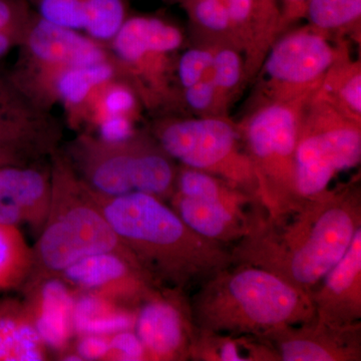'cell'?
Masks as SVG:
<instances>
[{
  "mask_svg": "<svg viewBox=\"0 0 361 361\" xmlns=\"http://www.w3.org/2000/svg\"><path fill=\"white\" fill-rule=\"evenodd\" d=\"M319 32L297 30L271 47L264 71L275 101L310 99L341 61L339 51Z\"/></svg>",
  "mask_w": 361,
  "mask_h": 361,
  "instance_id": "cell-10",
  "label": "cell"
},
{
  "mask_svg": "<svg viewBox=\"0 0 361 361\" xmlns=\"http://www.w3.org/2000/svg\"><path fill=\"white\" fill-rule=\"evenodd\" d=\"M165 1L168 2H179V4H182L184 0H165Z\"/></svg>",
  "mask_w": 361,
  "mask_h": 361,
  "instance_id": "cell-40",
  "label": "cell"
},
{
  "mask_svg": "<svg viewBox=\"0 0 361 361\" xmlns=\"http://www.w3.org/2000/svg\"><path fill=\"white\" fill-rule=\"evenodd\" d=\"M315 97L336 106L343 115L360 122L361 73L357 63L341 61L327 73Z\"/></svg>",
  "mask_w": 361,
  "mask_h": 361,
  "instance_id": "cell-24",
  "label": "cell"
},
{
  "mask_svg": "<svg viewBox=\"0 0 361 361\" xmlns=\"http://www.w3.org/2000/svg\"><path fill=\"white\" fill-rule=\"evenodd\" d=\"M85 186L118 238L158 286L188 293L233 264L230 247L195 232L161 199L139 192L106 196Z\"/></svg>",
  "mask_w": 361,
  "mask_h": 361,
  "instance_id": "cell-2",
  "label": "cell"
},
{
  "mask_svg": "<svg viewBox=\"0 0 361 361\" xmlns=\"http://www.w3.org/2000/svg\"><path fill=\"white\" fill-rule=\"evenodd\" d=\"M186 9L195 26L212 33H231L229 13L226 0H184Z\"/></svg>",
  "mask_w": 361,
  "mask_h": 361,
  "instance_id": "cell-28",
  "label": "cell"
},
{
  "mask_svg": "<svg viewBox=\"0 0 361 361\" xmlns=\"http://www.w3.org/2000/svg\"><path fill=\"white\" fill-rule=\"evenodd\" d=\"M59 277L77 292L104 297L135 310L161 288L135 259L114 252L82 259Z\"/></svg>",
  "mask_w": 361,
  "mask_h": 361,
  "instance_id": "cell-13",
  "label": "cell"
},
{
  "mask_svg": "<svg viewBox=\"0 0 361 361\" xmlns=\"http://www.w3.org/2000/svg\"><path fill=\"white\" fill-rule=\"evenodd\" d=\"M174 193L172 208L195 232L228 247L236 245L261 224L267 211L257 197L202 171H190Z\"/></svg>",
  "mask_w": 361,
  "mask_h": 361,
  "instance_id": "cell-9",
  "label": "cell"
},
{
  "mask_svg": "<svg viewBox=\"0 0 361 361\" xmlns=\"http://www.w3.org/2000/svg\"><path fill=\"white\" fill-rule=\"evenodd\" d=\"M16 68L49 71L111 61L109 47L87 35L54 25L33 13L23 39Z\"/></svg>",
  "mask_w": 361,
  "mask_h": 361,
  "instance_id": "cell-12",
  "label": "cell"
},
{
  "mask_svg": "<svg viewBox=\"0 0 361 361\" xmlns=\"http://www.w3.org/2000/svg\"><path fill=\"white\" fill-rule=\"evenodd\" d=\"M226 6L233 39L245 47L249 56L254 40V0H226Z\"/></svg>",
  "mask_w": 361,
  "mask_h": 361,
  "instance_id": "cell-31",
  "label": "cell"
},
{
  "mask_svg": "<svg viewBox=\"0 0 361 361\" xmlns=\"http://www.w3.org/2000/svg\"><path fill=\"white\" fill-rule=\"evenodd\" d=\"M51 200V170L28 166L0 169V223L27 224L42 232Z\"/></svg>",
  "mask_w": 361,
  "mask_h": 361,
  "instance_id": "cell-18",
  "label": "cell"
},
{
  "mask_svg": "<svg viewBox=\"0 0 361 361\" xmlns=\"http://www.w3.org/2000/svg\"><path fill=\"white\" fill-rule=\"evenodd\" d=\"M32 268V248L18 226L0 223V291L25 284Z\"/></svg>",
  "mask_w": 361,
  "mask_h": 361,
  "instance_id": "cell-25",
  "label": "cell"
},
{
  "mask_svg": "<svg viewBox=\"0 0 361 361\" xmlns=\"http://www.w3.org/2000/svg\"><path fill=\"white\" fill-rule=\"evenodd\" d=\"M258 338L270 346L277 361L361 360V322L339 327L313 316Z\"/></svg>",
  "mask_w": 361,
  "mask_h": 361,
  "instance_id": "cell-15",
  "label": "cell"
},
{
  "mask_svg": "<svg viewBox=\"0 0 361 361\" xmlns=\"http://www.w3.org/2000/svg\"><path fill=\"white\" fill-rule=\"evenodd\" d=\"M310 101L295 152L297 191L302 199L324 193L338 173L356 167L361 159L360 122L324 99L313 96Z\"/></svg>",
  "mask_w": 361,
  "mask_h": 361,
  "instance_id": "cell-8",
  "label": "cell"
},
{
  "mask_svg": "<svg viewBox=\"0 0 361 361\" xmlns=\"http://www.w3.org/2000/svg\"><path fill=\"white\" fill-rule=\"evenodd\" d=\"M310 99L275 101L238 128L257 175L261 203L270 217L289 212L304 200L297 191L295 152L301 118Z\"/></svg>",
  "mask_w": 361,
  "mask_h": 361,
  "instance_id": "cell-5",
  "label": "cell"
},
{
  "mask_svg": "<svg viewBox=\"0 0 361 361\" xmlns=\"http://www.w3.org/2000/svg\"><path fill=\"white\" fill-rule=\"evenodd\" d=\"M47 346L40 337L25 302L0 300V361L47 360Z\"/></svg>",
  "mask_w": 361,
  "mask_h": 361,
  "instance_id": "cell-20",
  "label": "cell"
},
{
  "mask_svg": "<svg viewBox=\"0 0 361 361\" xmlns=\"http://www.w3.org/2000/svg\"><path fill=\"white\" fill-rule=\"evenodd\" d=\"M156 141L182 166L203 171L259 197L255 168L238 128L221 116L168 118L158 123Z\"/></svg>",
  "mask_w": 361,
  "mask_h": 361,
  "instance_id": "cell-6",
  "label": "cell"
},
{
  "mask_svg": "<svg viewBox=\"0 0 361 361\" xmlns=\"http://www.w3.org/2000/svg\"><path fill=\"white\" fill-rule=\"evenodd\" d=\"M187 294L161 287L137 308L134 331L146 361L190 360L197 327Z\"/></svg>",
  "mask_w": 361,
  "mask_h": 361,
  "instance_id": "cell-11",
  "label": "cell"
},
{
  "mask_svg": "<svg viewBox=\"0 0 361 361\" xmlns=\"http://www.w3.org/2000/svg\"><path fill=\"white\" fill-rule=\"evenodd\" d=\"M110 351L108 360L121 361H146L144 348L134 330H123L109 336Z\"/></svg>",
  "mask_w": 361,
  "mask_h": 361,
  "instance_id": "cell-33",
  "label": "cell"
},
{
  "mask_svg": "<svg viewBox=\"0 0 361 361\" xmlns=\"http://www.w3.org/2000/svg\"><path fill=\"white\" fill-rule=\"evenodd\" d=\"M308 0H281L282 25L291 23L305 14Z\"/></svg>",
  "mask_w": 361,
  "mask_h": 361,
  "instance_id": "cell-38",
  "label": "cell"
},
{
  "mask_svg": "<svg viewBox=\"0 0 361 361\" xmlns=\"http://www.w3.org/2000/svg\"><path fill=\"white\" fill-rule=\"evenodd\" d=\"M361 229L357 183L304 199L289 212L266 216L231 247L233 264L262 268L310 295L343 257Z\"/></svg>",
  "mask_w": 361,
  "mask_h": 361,
  "instance_id": "cell-1",
  "label": "cell"
},
{
  "mask_svg": "<svg viewBox=\"0 0 361 361\" xmlns=\"http://www.w3.org/2000/svg\"><path fill=\"white\" fill-rule=\"evenodd\" d=\"M23 33L14 30H0V59L4 58L14 47H18Z\"/></svg>",
  "mask_w": 361,
  "mask_h": 361,
  "instance_id": "cell-39",
  "label": "cell"
},
{
  "mask_svg": "<svg viewBox=\"0 0 361 361\" xmlns=\"http://www.w3.org/2000/svg\"><path fill=\"white\" fill-rule=\"evenodd\" d=\"M214 52L205 49H190L180 56L177 75L184 89L191 87L211 73Z\"/></svg>",
  "mask_w": 361,
  "mask_h": 361,
  "instance_id": "cell-32",
  "label": "cell"
},
{
  "mask_svg": "<svg viewBox=\"0 0 361 361\" xmlns=\"http://www.w3.org/2000/svg\"><path fill=\"white\" fill-rule=\"evenodd\" d=\"M33 13L28 0H0V30L25 32Z\"/></svg>",
  "mask_w": 361,
  "mask_h": 361,
  "instance_id": "cell-34",
  "label": "cell"
},
{
  "mask_svg": "<svg viewBox=\"0 0 361 361\" xmlns=\"http://www.w3.org/2000/svg\"><path fill=\"white\" fill-rule=\"evenodd\" d=\"M197 329L264 336L315 316L310 297L269 271L232 264L197 288L192 298Z\"/></svg>",
  "mask_w": 361,
  "mask_h": 361,
  "instance_id": "cell-3",
  "label": "cell"
},
{
  "mask_svg": "<svg viewBox=\"0 0 361 361\" xmlns=\"http://www.w3.org/2000/svg\"><path fill=\"white\" fill-rule=\"evenodd\" d=\"M26 308L47 348L66 351L73 330V310L78 292L61 277L26 280Z\"/></svg>",
  "mask_w": 361,
  "mask_h": 361,
  "instance_id": "cell-19",
  "label": "cell"
},
{
  "mask_svg": "<svg viewBox=\"0 0 361 361\" xmlns=\"http://www.w3.org/2000/svg\"><path fill=\"white\" fill-rule=\"evenodd\" d=\"M40 18L71 30H84L85 0H28Z\"/></svg>",
  "mask_w": 361,
  "mask_h": 361,
  "instance_id": "cell-29",
  "label": "cell"
},
{
  "mask_svg": "<svg viewBox=\"0 0 361 361\" xmlns=\"http://www.w3.org/2000/svg\"><path fill=\"white\" fill-rule=\"evenodd\" d=\"M110 351L109 336L84 334L78 336L75 353L82 360H106Z\"/></svg>",
  "mask_w": 361,
  "mask_h": 361,
  "instance_id": "cell-37",
  "label": "cell"
},
{
  "mask_svg": "<svg viewBox=\"0 0 361 361\" xmlns=\"http://www.w3.org/2000/svg\"><path fill=\"white\" fill-rule=\"evenodd\" d=\"M4 78H6V77H2V75H0V85L2 84V82H4Z\"/></svg>",
  "mask_w": 361,
  "mask_h": 361,
  "instance_id": "cell-41",
  "label": "cell"
},
{
  "mask_svg": "<svg viewBox=\"0 0 361 361\" xmlns=\"http://www.w3.org/2000/svg\"><path fill=\"white\" fill-rule=\"evenodd\" d=\"M61 137V123L51 111L35 106L6 77L0 85V147L35 161L58 151Z\"/></svg>",
  "mask_w": 361,
  "mask_h": 361,
  "instance_id": "cell-16",
  "label": "cell"
},
{
  "mask_svg": "<svg viewBox=\"0 0 361 361\" xmlns=\"http://www.w3.org/2000/svg\"><path fill=\"white\" fill-rule=\"evenodd\" d=\"M184 90V99L188 106L192 110L200 113L212 108L218 97L217 89L211 77V73L196 84Z\"/></svg>",
  "mask_w": 361,
  "mask_h": 361,
  "instance_id": "cell-35",
  "label": "cell"
},
{
  "mask_svg": "<svg viewBox=\"0 0 361 361\" xmlns=\"http://www.w3.org/2000/svg\"><path fill=\"white\" fill-rule=\"evenodd\" d=\"M177 26L155 16H130L109 42L118 80L134 90L149 109L172 106L177 101L171 87V54L182 47Z\"/></svg>",
  "mask_w": 361,
  "mask_h": 361,
  "instance_id": "cell-7",
  "label": "cell"
},
{
  "mask_svg": "<svg viewBox=\"0 0 361 361\" xmlns=\"http://www.w3.org/2000/svg\"><path fill=\"white\" fill-rule=\"evenodd\" d=\"M320 322L345 327L361 322V229L343 257L310 293Z\"/></svg>",
  "mask_w": 361,
  "mask_h": 361,
  "instance_id": "cell-17",
  "label": "cell"
},
{
  "mask_svg": "<svg viewBox=\"0 0 361 361\" xmlns=\"http://www.w3.org/2000/svg\"><path fill=\"white\" fill-rule=\"evenodd\" d=\"M135 311L104 297L78 292L73 317L75 334L111 336L134 330Z\"/></svg>",
  "mask_w": 361,
  "mask_h": 361,
  "instance_id": "cell-23",
  "label": "cell"
},
{
  "mask_svg": "<svg viewBox=\"0 0 361 361\" xmlns=\"http://www.w3.org/2000/svg\"><path fill=\"white\" fill-rule=\"evenodd\" d=\"M243 75V66L238 52L234 49L225 47L214 52L211 77L218 97L221 94H228L237 87Z\"/></svg>",
  "mask_w": 361,
  "mask_h": 361,
  "instance_id": "cell-30",
  "label": "cell"
},
{
  "mask_svg": "<svg viewBox=\"0 0 361 361\" xmlns=\"http://www.w3.org/2000/svg\"><path fill=\"white\" fill-rule=\"evenodd\" d=\"M51 157V206L32 249V268L26 280L59 276L78 261L99 253L114 252L135 260L68 157L59 149Z\"/></svg>",
  "mask_w": 361,
  "mask_h": 361,
  "instance_id": "cell-4",
  "label": "cell"
},
{
  "mask_svg": "<svg viewBox=\"0 0 361 361\" xmlns=\"http://www.w3.org/2000/svg\"><path fill=\"white\" fill-rule=\"evenodd\" d=\"M304 16L323 32L349 27L360 20L361 0H308Z\"/></svg>",
  "mask_w": 361,
  "mask_h": 361,
  "instance_id": "cell-26",
  "label": "cell"
},
{
  "mask_svg": "<svg viewBox=\"0 0 361 361\" xmlns=\"http://www.w3.org/2000/svg\"><path fill=\"white\" fill-rule=\"evenodd\" d=\"M113 80H118L113 58L96 65L68 68L59 75L54 97L56 104L65 106L73 127L82 125V114L94 90Z\"/></svg>",
  "mask_w": 361,
  "mask_h": 361,
  "instance_id": "cell-21",
  "label": "cell"
},
{
  "mask_svg": "<svg viewBox=\"0 0 361 361\" xmlns=\"http://www.w3.org/2000/svg\"><path fill=\"white\" fill-rule=\"evenodd\" d=\"M142 135L123 142H108L92 134L78 135L68 146L71 166L85 184L106 196L135 192L137 157Z\"/></svg>",
  "mask_w": 361,
  "mask_h": 361,
  "instance_id": "cell-14",
  "label": "cell"
},
{
  "mask_svg": "<svg viewBox=\"0 0 361 361\" xmlns=\"http://www.w3.org/2000/svg\"><path fill=\"white\" fill-rule=\"evenodd\" d=\"M279 0H254V40L247 68L253 71L264 58L275 33L283 27Z\"/></svg>",
  "mask_w": 361,
  "mask_h": 361,
  "instance_id": "cell-27",
  "label": "cell"
},
{
  "mask_svg": "<svg viewBox=\"0 0 361 361\" xmlns=\"http://www.w3.org/2000/svg\"><path fill=\"white\" fill-rule=\"evenodd\" d=\"M97 137L108 142H123L135 134L133 118L127 116H111L96 126Z\"/></svg>",
  "mask_w": 361,
  "mask_h": 361,
  "instance_id": "cell-36",
  "label": "cell"
},
{
  "mask_svg": "<svg viewBox=\"0 0 361 361\" xmlns=\"http://www.w3.org/2000/svg\"><path fill=\"white\" fill-rule=\"evenodd\" d=\"M190 360L277 361V357L270 346L258 337L196 329Z\"/></svg>",
  "mask_w": 361,
  "mask_h": 361,
  "instance_id": "cell-22",
  "label": "cell"
}]
</instances>
